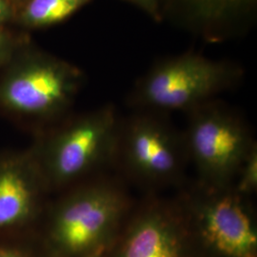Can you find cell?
<instances>
[{
  "mask_svg": "<svg viewBox=\"0 0 257 257\" xmlns=\"http://www.w3.org/2000/svg\"><path fill=\"white\" fill-rule=\"evenodd\" d=\"M119 131L110 108L77 120L50 139L37 156L46 185L63 186L116 154Z\"/></svg>",
  "mask_w": 257,
  "mask_h": 257,
  "instance_id": "obj_1",
  "label": "cell"
},
{
  "mask_svg": "<svg viewBox=\"0 0 257 257\" xmlns=\"http://www.w3.org/2000/svg\"><path fill=\"white\" fill-rule=\"evenodd\" d=\"M126 210L124 194L115 186L99 183L85 187L57 206L51 237L67 254L87 253L110 237Z\"/></svg>",
  "mask_w": 257,
  "mask_h": 257,
  "instance_id": "obj_2",
  "label": "cell"
},
{
  "mask_svg": "<svg viewBox=\"0 0 257 257\" xmlns=\"http://www.w3.org/2000/svg\"><path fill=\"white\" fill-rule=\"evenodd\" d=\"M206 189H230L255 145L245 125L219 110L198 111L184 138Z\"/></svg>",
  "mask_w": 257,
  "mask_h": 257,
  "instance_id": "obj_3",
  "label": "cell"
},
{
  "mask_svg": "<svg viewBox=\"0 0 257 257\" xmlns=\"http://www.w3.org/2000/svg\"><path fill=\"white\" fill-rule=\"evenodd\" d=\"M206 190L185 211L205 243L222 256L257 257L256 230L245 197L231 188Z\"/></svg>",
  "mask_w": 257,
  "mask_h": 257,
  "instance_id": "obj_4",
  "label": "cell"
},
{
  "mask_svg": "<svg viewBox=\"0 0 257 257\" xmlns=\"http://www.w3.org/2000/svg\"><path fill=\"white\" fill-rule=\"evenodd\" d=\"M230 77L221 65L199 56H184L150 74L142 85L141 97L159 109L193 108L222 89Z\"/></svg>",
  "mask_w": 257,
  "mask_h": 257,
  "instance_id": "obj_5",
  "label": "cell"
},
{
  "mask_svg": "<svg viewBox=\"0 0 257 257\" xmlns=\"http://www.w3.org/2000/svg\"><path fill=\"white\" fill-rule=\"evenodd\" d=\"M118 149L128 171L148 183L176 179L188 156L184 138L150 118L135 120L124 133H119Z\"/></svg>",
  "mask_w": 257,
  "mask_h": 257,
  "instance_id": "obj_6",
  "label": "cell"
},
{
  "mask_svg": "<svg viewBox=\"0 0 257 257\" xmlns=\"http://www.w3.org/2000/svg\"><path fill=\"white\" fill-rule=\"evenodd\" d=\"M77 85V75L63 65L40 61L22 67L0 84V103L27 115H49L63 108Z\"/></svg>",
  "mask_w": 257,
  "mask_h": 257,
  "instance_id": "obj_7",
  "label": "cell"
},
{
  "mask_svg": "<svg viewBox=\"0 0 257 257\" xmlns=\"http://www.w3.org/2000/svg\"><path fill=\"white\" fill-rule=\"evenodd\" d=\"M185 237L183 210L155 204L130 226L118 257H185Z\"/></svg>",
  "mask_w": 257,
  "mask_h": 257,
  "instance_id": "obj_8",
  "label": "cell"
},
{
  "mask_svg": "<svg viewBox=\"0 0 257 257\" xmlns=\"http://www.w3.org/2000/svg\"><path fill=\"white\" fill-rule=\"evenodd\" d=\"M45 185L37 157L17 156L0 160V230L31 220Z\"/></svg>",
  "mask_w": 257,
  "mask_h": 257,
  "instance_id": "obj_9",
  "label": "cell"
},
{
  "mask_svg": "<svg viewBox=\"0 0 257 257\" xmlns=\"http://www.w3.org/2000/svg\"><path fill=\"white\" fill-rule=\"evenodd\" d=\"M89 0H31L24 12L30 25L55 24L72 16Z\"/></svg>",
  "mask_w": 257,
  "mask_h": 257,
  "instance_id": "obj_10",
  "label": "cell"
},
{
  "mask_svg": "<svg viewBox=\"0 0 257 257\" xmlns=\"http://www.w3.org/2000/svg\"><path fill=\"white\" fill-rule=\"evenodd\" d=\"M234 181H236V183L231 187V190L240 196L246 197L255 193L257 188L256 145L249 152Z\"/></svg>",
  "mask_w": 257,
  "mask_h": 257,
  "instance_id": "obj_11",
  "label": "cell"
},
{
  "mask_svg": "<svg viewBox=\"0 0 257 257\" xmlns=\"http://www.w3.org/2000/svg\"><path fill=\"white\" fill-rule=\"evenodd\" d=\"M197 3L199 9L204 12L207 17H218L224 12L237 7L239 4L246 0H193Z\"/></svg>",
  "mask_w": 257,
  "mask_h": 257,
  "instance_id": "obj_12",
  "label": "cell"
},
{
  "mask_svg": "<svg viewBox=\"0 0 257 257\" xmlns=\"http://www.w3.org/2000/svg\"><path fill=\"white\" fill-rule=\"evenodd\" d=\"M0 257H28L18 249L0 247Z\"/></svg>",
  "mask_w": 257,
  "mask_h": 257,
  "instance_id": "obj_13",
  "label": "cell"
},
{
  "mask_svg": "<svg viewBox=\"0 0 257 257\" xmlns=\"http://www.w3.org/2000/svg\"><path fill=\"white\" fill-rule=\"evenodd\" d=\"M8 45H9L8 35L4 31L0 30V57L3 55L2 54L5 53V51L7 50Z\"/></svg>",
  "mask_w": 257,
  "mask_h": 257,
  "instance_id": "obj_14",
  "label": "cell"
},
{
  "mask_svg": "<svg viewBox=\"0 0 257 257\" xmlns=\"http://www.w3.org/2000/svg\"><path fill=\"white\" fill-rule=\"evenodd\" d=\"M10 15V7L6 0H0V22L8 19Z\"/></svg>",
  "mask_w": 257,
  "mask_h": 257,
  "instance_id": "obj_15",
  "label": "cell"
},
{
  "mask_svg": "<svg viewBox=\"0 0 257 257\" xmlns=\"http://www.w3.org/2000/svg\"><path fill=\"white\" fill-rule=\"evenodd\" d=\"M138 1L142 4H149L152 2V0H138Z\"/></svg>",
  "mask_w": 257,
  "mask_h": 257,
  "instance_id": "obj_16",
  "label": "cell"
}]
</instances>
